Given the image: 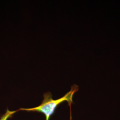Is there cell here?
<instances>
[{"label": "cell", "instance_id": "7a4b0ae2", "mask_svg": "<svg viewBox=\"0 0 120 120\" xmlns=\"http://www.w3.org/2000/svg\"><path fill=\"white\" fill-rule=\"evenodd\" d=\"M18 111H19V109L15 111H10L7 109L5 113L0 117V120H7L9 118L12 117L14 113Z\"/></svg>", "mask_w": 120, "mask_h": 120}, {"label": "cell", "instance_id": "6da1fadb", "mask_svg": "<svg viewBox=\"0 0 120 120\" xmlns=\"http://www.w3.org/2000/svg\"><path fill=\"white\" fill-rule=\"evenodd\" d=\"M78 90V86L74 85L72 87L71 90L65 94L63 97L56 100H53L50 92H48L43 95V100L39 106L32 108H20L19 111L38 112L44 114L46 117V120H49V118L54 112L57 106L60 103L66 101L71 109L73 103V96Z\"/></svg>", "mask_w": 120, "mask_h": 120}]
</instances>
